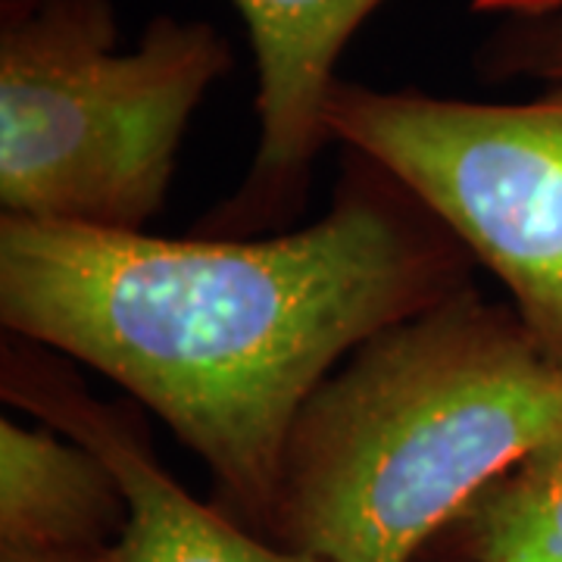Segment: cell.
Returning a JSON list of instances; mask_svg holds the SVG:
<instances>
[{"label":"cell","mask_w":562,"mask_h":562,"mask_svg":"<svg viewBox=\"0 0 562 562\" xmlns=\"http://www.w3.org/2000/svg\"><path fill=\"white\" fill-rule=\"evenodd\" d=\"M460 238L344 147L325 216L260 241L0 220L7 335L98 369L269 525L303 403L357 347L472 288Z\"/></svg>","instance_id":"obj_1"},{"label":"cell","mask_w":562,"mask_h":562,"mask_svg":"<svg viewBox=\"0 0 562 562\" xmlns=\"http://www.w3.org/2000/svg\"><path fill=\"white\" fill-rule=\"evenodd\" d=\"M562 422V360L472 288L357 347L303 403L269 528L322 562H416Z\"/></svg>","instance_id":"obj_2"},{"label":"cell","mask_w":562,"mask_h":562,"mask_svg":"<svg viewBox=\"0 0 562 562\" xmlns=\"http://www.w3.org/2000/svg\"><path fill=\"white\" fill-rule=\"evenodd\" d=\"M228 69V41L203 20L154 16L122 50L113 0H44L0 29L3 216L144 232Z\"/></svg>","instance_id":"obj_3"},{"label":"cell","mask_w":562,"mask_h":562,"mask_svg":"<svg viewBox=\"0 0 562 562\" xmlns=\"http://www.w3.org/2000/svg\"><path fill=\"white\" fill-rule=\"evenodd\" d=\"M325 125L401 179L562 360V85L484 103L338 79Z\"/></svg>","instance_id":"obj_4"},{"label":"cell","mask_w":562,"mask_h":562,"mask_svg":"<svg viewBox=\"0 0 562 562\" xmlns=\"http://www.w3.org/2000/svg\"><path fill=\"white\" fill-rule=\"evenodd\" d=\"M0 394L94 450L116 472L128 501V522L113 547L120 562H322L294 547L260 541L232 516L194 501L160 465L144 422L128 406L91 397L47 347L7 335Z\"/></svg>","instance_id":"obj_5"},{"label":"cell","mask_w":562,"mask_h":562,"mask_svg":"<svg viewBox=\"0 0 562 562\" xmlns=\"http://www.w3.org/2000/svg\"><path fill=\"white\" fill-rule=\"evenodd\" d=\"M257 63V150L238 191L203 222L210 238H247L303 210L331 144L325 103L350 38L384 0H232Z\"/></svg>","instance_id":"obj_6"},{"label":"cell","mask_w":562,"mask_h":562,"mask_svg":"<svg viewBox=\"0 0 562 562\" xmlns=\"http://www.w3.org/2000/svg\"><path fill=\"white\" fill-rule=\"evenodd\" d=\"M128 501L116 472L85 443L0 419V547L91 550L116 547Z\"/></svg>","instance_id":"obj_7"},{"label":"cell","mask_w":562,"mask_h":562,"mask_svg":"<svg viewBox=\"0 0 562 562\" xmlns=\"http://www.w3.org/2000/svg\"><path fill=\"white\" fill-rule=\"evenodd\" d=\"M447 531L462 562H562V422Z\"/></svg>","instance_id":"obj_8"},{"label":"cell","mask_w":562,"mask_h":562,"mask_svg":"<svg viewBox=\"0 0 562 562\" xmlns=\"http://www.w3.org/2000/svg\"><path fill=\"white\" fill-rule=\"evenodd\" d=\"M479 69L484 79H538L562 85V16L516 20L482 44Z\"/></svg>","instance_id":"obj_9"},{"label":"cell","mask_w":562,"mask_h":562,"mask_svg":"<svg viewBox=\"0 0 562 562\" xmlns=\"http://www.w3.org/2000/svg\"><path fill=\"white\" fill-rule=\"evenodd\" d=\"M0 562H120L113 547H91V550H3Z\"/></svg>","instance_id":"obj_10"},{"label":"cell","mask_w":562,"mask_h":562,"mask_svg":"<svg viewBox=\"0 0 562 562\" xmlns=\"http://www.w3.org/2000/svg\"><path fill=\"white\" fill-rule=\"evenodd\" d=\"M475 13H503L513 20H550L562 16V0H472Z\"/></svg>","instance_id":"obj_11"},{"label":"cell","mask_w":562,"mask_h":562,"mask_svg":"<svg viewBox=\"0 0 562 562\" xmlns=\"http://www.w3.org/2000/svg\"><path fill=\"white\" fill-rule=\"evenodd\" d=\"M44 0H0V29H10L16 22L29 20Z\"/></svg>","instance_id":"obj_12"}]
</instances>
